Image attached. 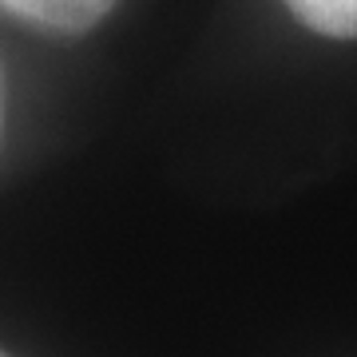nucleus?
Segmentation results:
<instances>
[{"instance_id":"obj_4","label":"nucleus","mask_w":357,"mask_h":357,"mask_svg":"<svg viewBox=\"0 0 357 357\" xmlns=\"http://www.w3.org/2000/svg\"><path fill=\"white\" fill-rule=\"evenodd\" d=\"M0 357H8V354H0Z\"/></svg>"},{"instance_id":"obj_2","label":"nucleus","mask_w":357,"mask_h":357,"mask_svg":"<svg viewBox=\"0 0 357 357\" xmlns=\"http://www.w3.org/2000/svg\"><path fill=\"white\" fill-rule=\"evenodd\" d=\"M286 8L321 36H357V0H286Z\"/></svg>"},{"instance_id":"obj_3","label":"nucleus","mask_w":357,"mask_h":357,"mask_svg":"<svg viewBox=\"0 0 357 357\" xmlns=\"http://www.w3.org/2000/svg\"><path fill=\"white\" fill-rule=\"evenodd\" d=\"M0 128H4V84H0Z\"/></svg>"},{"instance_id":"obj_1","label":"nucleus","mask_w":357,"mask_h":357,"mask_svg":"<svg viewBox=\"0 0 357 357\" xmlns=\"http://www.w3.org/2000/svg\"><path fill=\"white\" fill-rule=\"evenodd\" d=\"M115 0H0V8L16 20L32 28H48V32H88L112 13Z\"/></svg>"}]
</instances>
